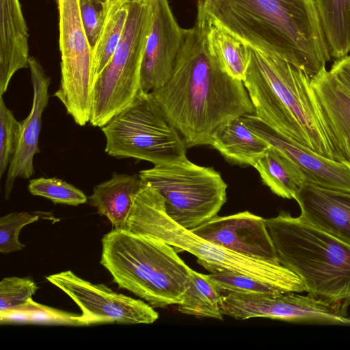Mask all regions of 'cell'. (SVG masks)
I'll list each match as a JSON object with an SVG mask.
<instances>
[{"label":"cell","mask_w":350,"mask_h":350,"mask_svg":"<svg viewBox=\"0 0 350 350\" xmlns=\"http://www.w3.org/2000/svg\"><path fill=\"white\" fill-rule=\"evenodd\" d=\"M254 167L262 183L275 195L294 199L299 188L307 183L302 172L284 154L269 146Z\"/></svg>","instance_id":"22"},{"label":"cell","mask_w":350,"mask_h":350,"mask_svg":"<svg viewBox=\"0 0 350 350\" xmlns=\"http://www.w3.org/2000/svg\"><path fill=\"white\" fill-rule=\"evenodd\" d=\"M343 154L345 161L350 163V141L346 142Z\"/></svg>","instance_id":"34"},{"label":"cell","mask_w":350,"mask_h":350,"mask_svg":"<svg viewBox=\"0 0 350 350\" xmlns=\"http://www.w3.org/2000/svg\"><path fill=\"white\" fill-rule=\"evenodd\" d=\"M28 38L19 0H0V95L18 70L29 68Z\"/></svg>","instance_id":"18"},{"label":"cell","mask_w":350,"mask_h":350,"mask_svg":"<svg viewBox=\"0 0 350 350\" xmlns=\"http://www.w3.org/2000/svg\"><path fill=\"white\" fill-rule=\"evenodd\" d=\"M329 71L350 93V56L336 59Z\"/></svg>","instance_id":"33"},{"label":"cell","mask_w":350,"mask_h":350,"mask_svg":"<svg viewBox=\"0 0 350 350\" xmlns=\"http://www.w3.org/2000/svg\"><path fill=\"white\" fill-rule=\"evenodd\" d=\"M38 288L35 282L29 278H3L0 282L1 319L28 309L33 302L31 297Z\"/></svg>","instance_id":"27"},{"label":"cell","mask_w":350,"mask_h":350,"mask_svg":"<svg viewBox=\"0 0 350 350\" xmlns=\"http://www.w3.org/2000/svg\"><path fill=\"white\" fill-rule=\"evenodd\" d=\"M191 231L236 253L280 263L265 219L249 211L216 215Z\"/></svg>","instance_id":"15"},{"label":"cell","mask_w":350,"mask_h":350,"mask_svg":"<svg viewBox=\"0 0 350 350\" xmlns=\"http://www.w3.org/2000/svg\"><path fill=\"white\" fill-rule=\"evenodd\" d=\"M235 293L222 295L221 312L238 320L262 317L288 321H317L350 323L347 308L308 294Z\"/></svg>","instance_id":"12"},{"label":"cell","mask_w":350,"mask_h":350,"mask_svg":"<svg viewBox=\"0 0 350 350\" xmlns=\"http://www.w3.org/2000/svg\"><path fill=\"white\" fill-rule=\"evenodd\" d=\"M105 1H110V2H116V1H126L129 0H105Z\"/></svg>","instance_id":"35"},{"label":"cell","mask_w":350,"mask_h":350,"mask_svg":"<svg viewBox=\"0 0 350 350\" xmlns=\"http://www.w3.org/2000/svg\"><path fill=\"white\" fill-rule=\"evenodd\" d=\"M114 3L105 0H79L82 23L92 49L99 38L108 13Z\"/></svg>","instance_id":"32"},{"label":"cell","mask_w":350,"mask_h":350,"mask_svg":"<svg viewBox=\"0 0 350 350\" xmlns=\"http://www.w3.org/2000/svg\"><path fill=\"white\" fill-rule=\"evenodd\" d=\"M208 16L197 0L194 25L185 29L173 72L150 92L187 148L210 146L217 129L227 121L254 114L243 81L230 76L211 50L206 38Z\"/></svg>","instance_id":"1"},{"label":"cell","mask_w":350,"mask_h":350,"mask_svg":"<svg viewBox=\"0 0 350 350\" xmlns=\"http://www.w3.org/2000/svg\"><path fill=\"white\" fill-rule=\"evenodd\" d=\"M331 57L350 52V0H314Z\"/></svg>","instance_id":"23"},{"label":"cell","mask_w":350,"mask_h":350,"mask_svg":"<svg viewBox=\"0 0 350 350\" xmlns=\"http://www.w3.org/2000/svg\"><path fill=\"white\" fill-rule=\"evenodd\" d=\"M122 230L163 241L176 252H189L211 273L235 272L269 284L284 293L305 292L299 277L280 263L236 253L175 222L165 212L163 198L146 183L134 198Z\"/></svg>","instance_id":"5"},{"label":"cell","mask_w":350,"mask_h":350,"mask_svg":"<svg viewBox=\"0 0 350 350\" xmlns=\"http://www.w3.org/2000/svg\"><path fill=\"white\" fill-rule=\"evenodd\" d=\"M127 1H116L112 5L92 49L95 79L111 58L121 40L128 16Z\"/></svg>","instance_id":"26"},{"label":"cell","mask_w":350,"mask_h":350,"mask_svg":"<svg viewBox=\"0 0 350 350\" xmlns=\"http://www.w3.org/2000/svg\"><path fill=\"white\" fill-rule=\"evenodd\" d=\"M280 264L296 274L305 292L333 304H350V245L282 211L265 219Z\"/></svg>","instance_id":"4"},{"label":"cell","mask_w":350,"mask_h":350,"mask_svg":"<svg viewBox=\"0 0 350 350\" xmlns=\"http://www.w3.org/2000/svg\"><path fill=\"white\" fill-rule=\"evenodd\" d=\"M211 21L310 79L331 59L314 0H201Z\"/></svg>","instance_id":"2"},{"label":"cell","mask_w":350,"mask_h":350,"mask_svg":"<svg viewBox=\"0 0 350 350\" xmlns=\"http://www.w3.org/2000/svg\"><path fill=\"white\" fill-rule=\"evenodd\" d=\"M294 199L304 220L350 245V193L305 183Z\"/></svg>","instance_id":"17"},{"label":"cell","mask_w":350,"mask_h":350,"mask_svg":"<svg viewBox=\"0 0 350 350\" xmlns=\"http://www.w3.org/2000/svg\"><path fill=\"white\" fill-rule=\"evenodd\" d=\"M245 123L302 172L307 183L350 193V163L328 159L275 131L254 114L242 116Z\"/></svg>","instance_id":"14"},{"label":"cell","mask_w":350,"mask_h":350,"mask_svg":"<svg viewBox=\"0 0 350 350\" xmlns=\"http://www.w3.org/2000/svg\"><path fill=\"white\" fill-rule=\"evenodd\" d=\"M123 34L111 58L94 81L90 123L102 128L142 90L140 73L152 22L151 0H129Z\"/></svg>","instance_id":"7"},{"label":"cell","mask_w":350,"mask_h":350,"mask_svg":"<svg viewBox=\"0 0 350 350\" xmlns=\"http://www.w3.org/2000/svg\"><path fill=\"white\" fill-rule=\"evenodd\" d=\"M210 146L229 163L253 167L269 147L245 123L242 116L220 125L213 134Z\"/></svg>","instance_id":"21"},{"label":"cell","mask_w":350,"mask_h":350,"mask_svg":"<svg viewBox=\"0 0 350 350\" xmlns=\"http://www.w3.org/2000/svg\"><path fill=\"white\" fill-rule=\"evenodd\" d=\"M28 190L32 195L44 197L55 204L78 206L88 201L81 190L56 177L31 179Z\"/></svg>","instance_id":"28"},{"label":"cell","mask_w":350,"mask_h":350,"mask_svg":"<svg viewBox=\"0 0 350 350\" xmlns=\"http://www.w3.org/2000/svg\"><path fill=\"white\" fill-rule=\"evenodd\" d=\"M46 280L64 292L79 307L78 325L98 323L150 324L159 314L150 304L113 291L103 284H93L65 271L47 275Z\"/></svg>","instance_id":"11"},{"label":"cell","mask_w":350,"mask_h":350,"mask_svg":"<svg viewBox=\"0 0 350 350\" xmlns=\"http://www.w3.org/2000/svg\"><path fill=\"white\" fill-rule=\"evenodd\" d=\"M29 68L33 87L31 111L21 123V130L16 152L7 170L5 198L8 199L17 178L27 179L34 174L33 158L40 152L39 135L42 115L49 101L51 83L39 62L29 57Z\"/></svg>","instance_id":"16"},{"label":"cell","mask_w":350,"mask_h":350,"mask_svg":"<svg viewBox=\"0 0 350 350\" xmlns=\"http://www.w3.org/2000/svg\"><path fill=\"white\" fill-rule=\"evenodd\" d=\"M138 174L163 198L167 215L189 230L217 215L227 200L228 186L220 173L187 157Z\"/></svg>","instance_id":"9"},{"label":"cell","mask_w":350,"mask_h":350,"mask_svg":"<svg viewBox=\"0 0 350 350\" xmlns=\"http://www.w3.org/2000/svg\"><path fill=\"white\" fill-rule=\"evenodd\" d=\"M39 219V216L28 212H14L0 218V252L8 254L21 250L25 245L18 241L22 228Z\"/></svg>","instance_id":"31"},{"label":"cell","mask_w":350,"mask_h":350,"mask_svg":"<svg viewBox=\"0 0 350 350\" xmlns=\"http://www.w3.org/2000/svg\"><path fill=\"white\" fill-rule=\"evenodd\" d=\"M100 263L119 288L148 301L153 308L181 302L191 268L165 242L113 228L103 235Z\"/></svg>","instance_id":"6"},{"label":"cell","mask_w":350,"mask_h":350,"mask_svg":"<svg viewBox=\"0 0 350 350\" xmlns=\"http://www.w3.org/2000/svg\"><path fill=\"white\" fill-rule=\"evenodd\" d=\"M350 56V55H349Z\"/></svg>","instance_id":"36"},{"label":"cell","mask_w":350,"mask_h":350,"mask_svg":"<svg viewBox=\"0 0 350 350\" xmlns=\"http://www.w3.org/2000/svg\"><path fill=\"white\" fill-rule=\"evenodd\" d=\"M144 184L139 174L113 173L109 180L94 187L88 202L108 219L113 228L123 229L134 198Z\"/></svg>","instance_id":"20"},{"label":"cell","mask_w":350,"mask_h":350,"mask_svg":"<svg viewBox=\"0 0 350 350\" xmlns=\"http://www.w3.org/2000/svg\"><path fill=\"white\" fill-rule=\"evenodd\" d=\"M206 38L224 70L232 77L243 81L249 64L250 46L214 23L209 16Z\"/></svg>","instance_id":"24"},{"label":"cell","mask_w":350,"mask_h":350,"mask_svg":"<svg viewBox=\"0 0 350 350\" xmlns=\"http://www.w3.org/2000/svg\"><path fill=\"white\" fill-rule=\"evenodd\" d=\"M222 294L208 280L206 274L191 269L189 282L177 310L197 317L223 319L220 302Z\"/></svg>","instance_id":"25"},{"label":"cell","mask_w":350,"mask_h":350,"mask_svg":"<svg viewBox=\"0 0 350 350\" xmlns=\"http://www.w3.org/2000/svg\"><path fill=\"white\" fill-rule=\"evenodd\" d=\"M59 19L61 79L56 96L75 122H90L95 75L92 49L81 17L79 0H55Z\"/></svg>","instance_id":"10"},{"label":"cell","mask_w":350,"mask_h":350,"mask_svg":"<svg viewBox=\"0 0 350 350\" xmlns=\"http://www.w3.org/2000/svg\"><path fill=\"white\" fill-rule=\"evenodd\" d=\"M21 130V123L14 118L0 95V176L8 170L16 152Z\"/></svg>","instance_id":"30"},{"label":"cell","mask_w":350,"mask_h":350,"mask_svg":"<svg viewBox=\"0 0 350 350\" xmlns=\"http://www.w3.org/2000/svg\"><path fill=\"white\" fill-rule=\"evenodd\" d=\"M151 6L152 22L140 73L141 88L146 92L161 88L170 79L185 36L168 0H151Z\"/></svg>","instance_id":"13"},{"label":"cell","mask_w":350,"mask_h":350,"mask_svg":"<svg viewBox=\"0 0 350 350\" xmlns=\"http://www.w3.org/2000/svg\"><path fill=\"white\" fill-rule=\"evenodd\" d=\"M208 280L222 295L235 293H284L278 288L254 278L230 271L210 273Z\"/></svg>","instance_id":"29"},{"label":"cell","mask_w":350,"mask_h":350,"mask_svg":"<svg viewBox=\"0 0 350 350\" xmlns=\"http://www.w3.org/2000/svg\"><path fill=\"white\" fill-rule=\"evenodd\" d=\"M243 82L254 115L265 124L320 155L345 161L319 107L311 79L304 71L250 46Z\"/></svg>","instance_id":"3"},{"label":"cell","mask_w":350,"mask_h":350,"mask_svg":"<svg viewBox=\"0 0 350 350\" xmlns=\"http://www.w3.org/2000/svg\"><path fill=\"white\" fill-rule=\"evenodd\" d=\"M105 152L154 165L186 157L185 142L150 92L141 90L135 99L100 128Z\"/></svg>","instance_id":"8"},{"label":"cell","mask_w":350,"mask_h":350,"mask_svg":"<svg viewBox=\"0 0 350 350\" xmlns=\"http://www.w3.org/2000/svg\"><path fill=\"white\" fill-rule=\"evenodd\" d=\"M311 85L323 117L344 157L345 143L350 141V93L326 68L311 79Z\"/></svg>","instance_id":"19"}]
</instances>
